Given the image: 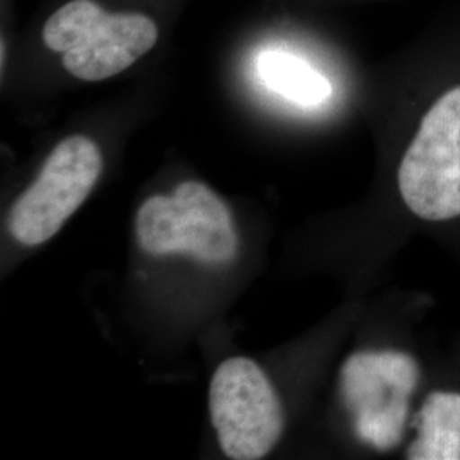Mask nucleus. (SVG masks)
<instances>
[{
	"label": "nucleus",
	"instance_id": "2",
	"mask_svg": "<svg viewBox=\"0 0 460 460\" xmlns=\"http://www.w3.org/2000/svg\"><path fill=\"white\" fill-rule=\"evenodd\" d=\"M137 239L152 256L190 254L205 263H229L239 239L229 208L199 181H184L172 197L155 195L140 207Z\"/></svg>",
	"mask_w": 460,
	"mask_h": 460
},
{
	"label": "nucleus",
	"instance_id": "1",
	"mask_svg": "<svg viewBox=\"0 0 460 460\" xmlns=\"http://www.w3.org/2000/svg\"><path fill=\"white\" fill-rule=\"evenodd\" d=\"M159 30L144 14H111L93 0H72L49 17L43 41L62 53L66 72L98 83L121 74L155 47Z\"/></svg>",
	"mask_w": 460,
	"mask_h": 460
},
{
	"label": "nucleus",
	"instance_id": "7",
	"mask_svg": "<svg viewBox=\"0 0 460 460\" xmlns=\"http://www.w3.org/2000/svg\"><path fill=\"white\" fill-rule=\"evenodd\" d=\"M418 437L406 457L411 460H460V394H429L416 418Z\"/></svg>",
	"mask_w": 460,
	"mask_h": 460
},
{
	"label": "nucleus",
	"instance_id": "6",
	"mask_svg": "<svg viewBox=\"0 0 460 460\" xmlns=\"http://www.w3.org/2000/svg\"><path fill=\"white\" fill-rule=\"evenodd\" d=\"M102 171L98 146L72 135L51 150L33 184L17 198L9 230L22 246L49 241L89 197Z\"/></svg>",
	"mask_w": 460,
	"mask_h": 460
},
{
	"label": "nucleus",
	"instance_id": "4",
	"mask_svg": "<svg viewBox=\"0 0 460 460\" xmlns=\"http://www.w3.org/2000/svg\"><path fill=\"white\" fill-rule=\"evenodd\" d=\"M418 382L420 367L404 351H358L346 358L341 394L362 442L380 452L401 444Z\"/></svg>",
	"mask_w": 460,
	"mask_h": 460
},
{
	"label": "nucleus",
	"instance_id": "8",
	"mask_svg": "<svg viewBox=\"0 0 460 460\" xmlns=\"http://www.w3.org/2000/svg\"><path fill=\"white\" fill-rule=\"evenodd\" d=\"M258 74L273 93L300 106H317L332 94L331 84L321 72L296 55L283 51L261 53Z\"/></svg>",
	"mask_w": 460,
	"mask_h": 460
},
{
	"label": "nucleus",
	"instance_id": "5",
	"mask_svg": "<svg viewBox=\"0 0 460 460\" xmlns=\"http://www.w3.org/2000/svg\"><path fill=\"white\" fill-rule=\"evenodd\" d=\"M208 404L229 459H263L283 433L279 395L260 365L246 357L229 358L215 370Z\"/></svg>",
	"mask_w": 460,
	"mask_h": 460
},
{
	"label": "nucleus",
	"instance_id": "3",
	"mask_svg": "<svg viewBox=\"0 0 460 460\" xmlns=\"http://www.w3.org/2000/svg\"><path fill=\"white\" fill-rule=\"evenodd\" d=\"M401 197L428 222L460 217V85L423 116L397 172Z\"/></svg>",
	"mask_w": 460,
	"mask_h": 460
}]
</instances>
